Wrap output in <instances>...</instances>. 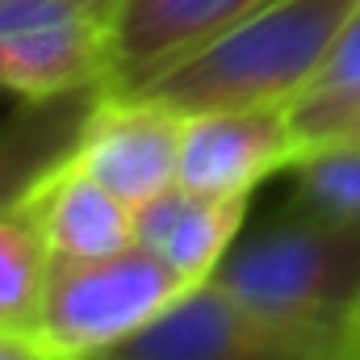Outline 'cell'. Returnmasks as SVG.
Returning a JSON list of instances; mask_svg holds the SVG:
<instances>
[{"label": "cell", "instance_id": "6da1fadb", "mask_svg": "<svg viewBox=\"0 0 360 360\" xmlns=\"http://www.w3.org/2000/svg\"><path fill=\"white\" fill-rule=\"evenodd\" d=\"M356 13L360 0H269L205 46L113 92L151 96L176 113L293 105Z\"/></svg>", "mask_w": 360, "mask_h": 360}, {"label": "cell", "instance_id": "7a4b0ae2", "mask_svg": "<svg viewBox=\"0 0 360 360\" xmlns=\"http://www.w3.org/2000/svg\"><path fill=\"white\" fill-rule=\"evenodd\" d=\"M214 281L264 319L344 335L360 293V226L289 214L235 243Z\"/></svg>", "mask_w": 360, "mask_h": 360}, {"label": "cell", "instance_id": "3957f363", "mask_svg": "<svg viewBox=\"0 0 360 360\" xmlns=\"http://www.w3.org/2000/svg\"><path fill=\"white\" fill-rule=\"evenodd\" d=\"M184 289L188 281L164 256L134 243L105 260L51 269L34 331L55 360H96L147 327Z\"/></svg>", "mask_w": 360, "mask_h": 360}, {"label": "cell", "instance_id": "277c9868", "mask_svg": "<svg viewBox=\"0 0 360 360\" xmlns=\"http://www.w3.org/2000/svg\"><path fill=\"white\" fill-rule=\"evenodd\" d=\"M340 348L344 335L264 319L210 276L96 360H314Z\"/></svg>", "mask_w": 360, "mask_h": 360}, {"label": "cell", "instance_id": "5b68a950", "mask_svg": "<svg viewBox=\"0 0 360 360\" xmlns=\"http://www.w3.org/2000/svg\"><path fill=\"white\" fill-rule=\"evenodd\" d=\"M180 139L184 113L172 105L105 89L72 160L126 205H143L180 184Z\"/></svg>", "mask_w": 360, "mask_h": 360}, {"label": "cell", "instance_id": "8992f818", "mask_svg": "<svg viewBox=\"0 0 360 360\" xmlns=\"http://www.w3.org/2000/svg\"><path fill=\"white\" fill-rule=\"evenodd\" d=\"M297 155L289 105L184 113L180 184L201 197H252L260 180L285 172Z\"/></svg>", "mask_w": 360, "mask_h": 360}, {"label": "cell", "instance_id": "52a82bcc", "mask_svg": "<svg viewBox=\"0 0 360 360\" xmlns=\"http://www.w3.org/2000/svg\"><path fill=\"white\" fill-rule=\"evenodd\" d=\"M113 4L0 38V92L21 101H51L113 80Z\"/></svg>", "mask_w": 360, "mask_h": 360}, {"label": "cell", "instance_id": "ba28073f", "mask_svg": "<svg viewBox=\"0 0 360 360\" xmlns=\"http://www.w3.org/2000/svg\"><path fill=\"white\" fill-rule=\"evenodd\" d=\"M269 0H113V80L126 89L172 59L205 46L214 34L231 30Z\"/></svg>", "mask_w": 360, "mask_h": 360}, {"label": "cell", "instance_id": "9c48e42d", "mask_svg": "<svg viewBox=\"0 0 360 360\" xmlns=\"http://www.w3.org/2000/svg\"><path fill=\"white\" fill-rule=\"evenodd\" d=\"M46 248L51 269L89 264L134 248V205L109 193L96 176H89L76 160L63 164L30 201Z\"/></svg>", "mask_w": 360, "mask_h": 360}, {"label": "cell", "instance_id": "30bf717a", "mask_svg": "<svg viewBox=\"0 0 360 360\" xmlns=\"http://www.w3.org/2000/svg\"><path fill=\"white\" fill-rule=\"evenodd\" d=\"M243 218L248 197H201L172 184L160 197L134 205V243L164 256L188 285H201L235 248Z\"/></svg>", "mask_w": 360, "mask_h": 360}, {"label": "cell", "instance_id": "8fae6325", "mask_svg": "<svg viewBox=\"0 0 360 360\" xmlns=\"http://www.w3.org/2000/svg\"><path fill=\"white\" fill-rule=\"evenodd\" d=\"M109 84L80 89L51 101H25L17 117L0 126V214H13L34 201V193L72 164L84 122Z\"/></svg>", "mask_w": 360, "mask_h": 360}, {"label": "cell", "instance_id": "7c38bea8", "mask_svg": "<svg viewBox=\"0 0 360 360\" xmlns=\"http://www.w3.org/2000/svg\"><path fill=\"white\" fill-rule=\"evenodd\" d=\"M289 122H293L302 151L360 134V13L344 30L323 72L293 96Z\"/></svg>", "mask_w": 360, "mask_h": 360}, {"label": "cell", "instance_id": "4fadbf2b", "mask_svg": "<svg viewBox=\"0 0 360 360\" xmlns=\"http://www.w3.org/2000/svg\"><path fill=\"white\" fill-rule=\"evenodd\" d=\"M285 172L293 180L289 214L360 226V134L306 147Z\"/></svg>", "mask_w": 360, "mask_h": 360}, {"label": "cell", "instance_id": "5bb4252c", "mask_svg": "<svg viewBox=\"0 0 360 360\" xmlns=\"http://www.w3.org/2000/svg\"><path fill=\"white\" fill-rule=\"evenodd\" d=\"M51 281V248L30 205L0 214V327L34 331Z\"/></svg>", "mask_w": 360, "mask_h": 360}, {"label": "cell", "instance_id": "9a60e30c", "mask_svg": "<svg viewBox=\"0 0 360 360\" xmlns=\"http://www.w3.org/2000/svg\"><path fill=\"white\" fill-rule=\"evenodd\" d=\"M0 360H55V356H51V348L38 340V331L0 327Z\"/></svg>", "mask_w": 360, "mask_h": 360}, {"label": "cell", "instance_id": "2e32d148", "mask_svg": "<svg viewBox=\"0 0 360 360\" xmlns=\"http://www.w3.org/2000/svg\"><path fill=\"white\" fill-rule=\"evenodd\" d=\"M344 348L360 360V293L352 302V310H348V319H344Z\"/></svg>", "mask_w": 360, "mask_h": 360}, {"label": "cell", "instance_id": "e0dca14e", "mask_svg": "<svg viewBox=\"0 0 360 360\" xmlns=\"http://www.w3.org/2000/svg\"><path fill=\"white\" fill-rule=\"evenodd\" d=\"M314 360H356L348 348H340V352H327V356H314Z\"/></svg>", "mask_w": 360, "mask_h": 360}]
</instances>
